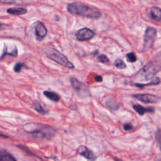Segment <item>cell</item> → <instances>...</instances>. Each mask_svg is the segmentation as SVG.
<instances>
[{
  "label": "cell",
  "instance_id": "obj_1",
  "mask_svg": "<svg viewBox=\"0 0 161 161\" xmlns=\"http://www.w3.org/2000/svg\"><path fill=\"white\" fill-rule=\"evenodd\" d=\"M67 11L72 14L93 19H97L101 16L99 9L80 1L69 3L67 5Z\"/></svg>",
  "mask_w": 161,
  "mask_h": 161
},
{
  "label": "cell",
  "instance_id": "obj_2",
  "mask_svg": "<svg viewBox=\"0 0 161 161\" xmlns=\"http://www.w3.org/2000/svg\"><path fill=\"white\" fill-rule=\"evenodd\" d=\"M161 69V64L153 60L148 62L138 72V79L141 80H150Z\"/></svg>",
  "mask_w": 161,
  "mask_h": 161
},
{
  "label": "cell",
  "instance_id": "obj_3",
  "mask_svg": "<svg viewBox=\"0 0 161 161\" xmlns=\"http://www.w3.org/2000/svg\"><path fill=\"white\" fill-rule=\"evenodd\" d=\"M45 54L50 59L65 67L68 69L74 68L73 64L70 62L64 55L52 47H47L45 48Z\"/></svg>",
  "mask_w": 161,
  "mask_h": 161
},
{
  "label": "cell",
  "instance_id": "obj_4",
  "mask_svg": "<svg viewBox=\"0 0 161 161\" xmlns=\"http://www.w3.org/2000/svg\"><path fill=\"white\" fill-rule=\"evenodd\" d=\"M157 36V30L156 28L151 26L147 28L143 37V50H147L151 48L155 42Z\"/></svg>",
  "mask_w": 161,
  "mask_h": 161
},
{
  "label": "cell",
  "instance_id": "obj_5",
  "mask_svg": "<svg viewBox=\"0 0 161 161\" xmlns=\"http://www.w3.org/2000/svg\"><path fill=\"white\" fill-rule=\"evenodd\" d=\"M70 81L72 87L77 94L82 96H87L88 95L89 89L84 83L80 82L75 77H71Z\"/></svg>",
  "mask_w": 161,
  "mask_h": 161
},
{
  "label": "cell",
  "instance_id": "obj_6",
  "mask_svg": "<svg viewBox=\"0 0 161 161\" xmlns=\"http://www.w3.org/2000/svg\"><path fill=\"white\" fill-rule=\"evenodd\" d=\"M75 36L79 41H86L92 38L94 36V32L89 28H82L75 32Z\"/></svg>",
  "mask_w": 161,
  "mask_h": 161
},
{
  "label": "cell",
  "instance_id": "obj_7",
  "mask_svg": "<svg viewBox=\"0 0 161 161\" xmlns=\"http://www.w3.org/2000/svg\"><path fill=\"white\" fill-rule=\"evenodd\" d=\"M133 97L145 103H154L158 100V97L150 94H137L133 95Z\"/></svg>",
  "mask_w": 161,
  "mask_h": 161
},
{
  "label": "cell",
  "instance_id": "obj_8",
  "mask_svg": "<svg viewBox=\"0 0 161 161\" xmlns=\"http://www.w3.org/2000/svg\"><path fill=\"white\" fill-rule=\"evenodd\" d=\"M35 31L36 38L38 40H42L47 33V30L45 25L40 21H37L35 25Z\"/></svg>",
  "mask_w": 161,
  "mask_h": 161
},
{
  "label": "cell",
  "instance_id": "obj_9",
  "mask_svg": "<svg viewBox=\"0 0 161 161\" xmlns=\"http://www.w3.org/2000/svg\"><path fill=\"white\" fill-rule=\"evenodd\" d=\"M78 153L80 155L84 156L87 159L90 160L91 161H93L96 159V155H94V153L85 146H80L78 148Z\"/></svg>",
  "mask_w": 161,
  "mask_h": 161
},
{
  "label": "cell",
  "instance_id": "obj_10",
  "mask_svg": "<svg viewBox=\"0 0 161 161\" xmlns=\"http://www.w3.org/2000/svg\"><path fill=\"white\" fill-rule=\"evenodd\" d=\"M150 15L152 19L156 21L161 20V9L157 6H153L150 9Z\"/></svg>",
  "mask_w": 161,
  "mask_h": 161
},
{
  "label": "cell",
  "instance_id": "obj_11",
  "mask_svg": "<svg viewBox=\"0 0 161 161\" xmlns=\"http://www.w3.org/2000/svg\"><path fill=\"white\" fill-rule=\"evenodd\" d=\"M7 13L14 15H21L27 13V9L25 8H11L7 9Z\"/></svg>",
  "mask_w": 161,
  "mask_h": 161
},
{
  "label": "cell",
  "instance_id": "obj_12",
  "mask_svg": "<svg viewBox=\"0 0 161 161\" xmlns=\"http://www.w3.org/2000/svg\"><path fill=\"white\" fill-rule=\"evenodd\" d=\"M133 109L138 113L140 115H143L148 112H153V109L152 108H145L139 104H136L133 106Z\"/></svg>",
  "mask_w": 161,
  "mask_h": 161
},
{
  "label": "cell",
  "instance_id": "obj_13",
  "mask_svg": "<svg viewBox=\"0 0 161 161\" xmlns=\"http://www.w3.org/2000/svg\"><path fill=\"white\" fill-rule=\"evenodd\" d=\"M0 161H16V160L7 152L0 150Z\"/></svg>",
  "mask_w": 161,
  "mask_h": 161
},
{
  "label": "cell",
  "instance_id": "obj_14",
  "mask_svg": "<svg viewBox=\"0 0 161 161\" xmlns=\"http://www.w3.org/2000/svg\"><path fill=\"white\" fill-rule=\"evenodd\" d=\"M44 95L48 98L49 99L53 101H58L60 99V96L57 94L56 92H52V91H45L43 92Z\"/></svg>",
  "mask_w": 161,
  "mask_h": 161
},
{
  "label": "cell",
  "instance_id": "obj_15",
  "mask_svg": "<svg viewBox=\"0 0 161 161\" xmlns=\"http://www.w3.org/2000/svg\"><path fill=\"white\" fill-rule=\"evenodd\" d=\"M106 106L113 110H116L119 108V104L118 102L113 98H108L106 101Z\"/></svg>",
  "mask_w": 161,
  "mask_h": 161
},
{
  "label": "cell",
  "instance_id": "obj_16",
  "mask_svg": "<svg viewBox=\"0 0 161 161\" xmlns=\"http://www.w3.org/2000/svg\"><path fill=\"white\" fill-rule=\"evenodd\" d=\"M11 55V56H13V57H16L17 55H18V50H17L16 47L15 46V47L13 48V50L11 52H7V47H6V46L4 45L3 52V55L1 57V59H3V57L5 55Z\"/></svg>",
  "mask_w": 161,
  "mask_h": 161
},
{
  "label": "cell",
  "instance_id": "obj_17",
  "mask_svg": "<svg viewBox=\"0 0 161 161\" xmlns=\"http://www.w3.org/2000/svg\"><path fill=\"white\" fill-rule=\"evenodd\" d=\"M160 82V79L158 77H155L154 79H153L151 82L147 83V84H135V86L139 87H142L147 86H150V85H157Z\"/></svg>",
  "mask_w": 161,
  "mask_h": 161
},
{
  "label": "cell",
  "instance_id": "obj_18",
  "mask_svg": "<svg viewBox=\"0 0 161 161\" xmlns=\"http://www.w3.org/2000/svg\"><path fill=\"white\" fill-rule=\"evenodd\" d=\"M114 65L116 67L118 68V69H125L126 67V64L124 62L123 60H122L121 58H117L114 62Z\"/></svg>",
  "mask_w": 161,
  "mask_h": 161
},
{
  "label": "cell",
  "instance_id": "obj_19",
  "mask_svg": "<svg viewBox=\"0 0 161 161\" xmlns=\"http://www.w3.org/2000/svg\"><path fill=\"white\" fill-rule=\"evenodd\" d=\"M127 60L129 62H134L136 60V56L134 52H130L126 54Z\"/></svg>",
  "mask_w": 161,
  "mask_h": 161
},
{
  "label": "cell",
  "instance_id": "obj_20",
  "mask_svg": "<svg viewBox=\"0 0 161 161\" xmlns=\"http://www.w3.org/2000/svg\"><path fill=\"white\" fill-rule=\"evenodd\" d=\"M97 60L101 63H107L109 62L108 57L104 54H101L97 57Z\"/></svg>",
  "mask_w": 161,
  "mask_h": 161
},
{
  "label": "cell",
  "instance_id": "obj_21",
  "mask_svg": "<svg viewBox=\"0 0 161 161\" xmlns=\"http://www.w3.org/2000/svg\"><path fill=\"white\" fill-rule=\"evenodd\" d=\"M25 65L24 64L18 62V63H16V64H15V65L14 66L13 70H14V71L15 72L19 73V72L21 71V69H22L23 67H25Z\"/></svg>",
  "mask_w": 161,
  "mask_h": 161
},
{
  "label": "cell",
  "instance_id": "obj_22",
  "mask_svg": "<svg viewBox=\"0 0 161 161\" xmlns=\"http://www.w3.org/2000/svg\"><path fill=\"white\" fill-rule=\"evenodd\" d=\"M1 3L5 4H20L23 3V0H0Z\"/></svg>",
  "mask_w": 161,
  "mask_h": 161
},
{
  "label": "cell",
  "instance_id": "obj_23",
  "mask_svg": "<svg viewBox=\"0 0 161 161\" xmlns=\"http://www.w3.org/2000/svg\"><path fill=\"white\" fill-rule=\"evenodd\" d=\"M35 109L37 111H38V112H40V113H45V110L42 108V106L40 105V104H35Z\"/></svg>",
  "mask_w": 161,
  "mask_h": 161
},
{
  "label": "cell",
  "instance_id": "obj_24",
  "mask_svg": "<svg viewBox=\"0 0 161 161\" xmlns=\"http://www.w3.org/2000/svg\"><path fill=\"white\" fill-rule=\"evenodd\" d=\"M123 128H124V129L125 130L129 131V130H131L133 128V126L131 124H130V123H126V124H125L123 125Z\"/></svg>",
  "mask_w": 161,
  "mask_h": 161
},
{
  "label": "cell",
  "instance_id": "obj_25",
  "mask_svg": "<svg viewBox=\"0 0 161 161\" xmlns=\"http://www.w3.org/2000/svg\"><path fill=\"white\" fill-rule=\"evenodd\" d=\"M95 80L97 82H101L103 80V78L101 75H97L95 77Z\"/></svg>",
  "mask_w": 161,
  "mask_h": 161
},
{
  "label": "cell",
  "instance_id": "obj_26",
  "mask_svg": "<svg viewBox=\"0 0 161 161\" xmlns=\"http://www.w3.org/2000/svg\"><path fill=\"white\" fill-rule=\"evenodd\" d=\"M1 25H2V24H1V23H0V27L1 26Z\"/></svg>",
  "mask_w": 161,
  "mask_h": 161
}]
</instances>
